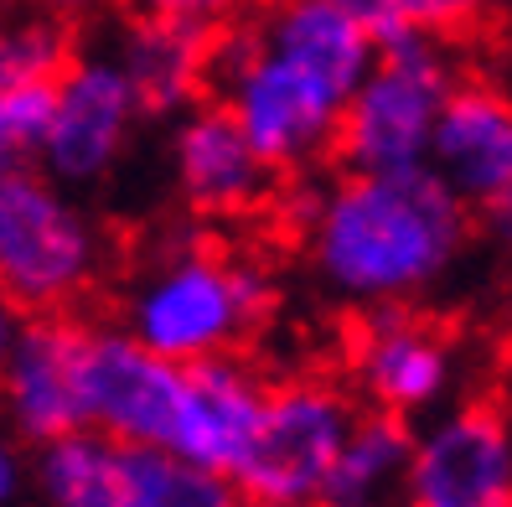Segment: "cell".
<instances>
[{
    "mask_svg": "<svg viewBox=\"0 0 512 507\" xmlns=\"http://www.w3.org/2000/svg\"><path fill=\"white\" fill-rule=\"evenodd\" d=\"M352 383L368 409L414 420L456 394L461 347L440 321L419 316L414 306H378L363 311V326L352 337Z\"/></svg>",
    "mask_w": 512,
    "mask_h": 507,
    "instance_id": "obj_10",
    "label": "cell"
},
{
    "mask_svg": "<svg viewBox=\"0 0 512 507\" xmlns=\"http://www.w3.org/2000/svg\"><path fill=\"white\" fill-rule=\"evenodd\" d=\"M404 507H409V502H404Z\"/></svg>",
    "mask_w": 512,
    "mask_h": 507,
    "instance_id": "obj_28",
    "label": "cell"
},
{
    "mask_svg": "<svg viewBox=\"0 0 512 507\" xmlns=\"http://www.w3.org/2000/svg\"><path fill=\"white\" fill-rule=\"evenodd\" d=\"M409 456H414L409 420L383 409L357 414V425L347 430L342 451L316 492V507H404Z\"/></svg>",
    "mask_w": 512,
    "mask_h": 507,
    "instance_id": "obj_16",
    "label": "cell"
},
{
    "mask_svg": "<svg viewBox=\"0 0 512 507\" xmlns=\"http://www.w3.org/2000/svg\"><path fill=\"white\" fill-rule=\"evenodd\" d=\"M109 244L73 187L47 171L0 176V290L26 316H63L104 280Z\"/></svg>",
    "mask_w": 512,
    "mask_h": 507,
    "instance_id": "obj_4",
    "label": "cell"
},
{
    "mask_svg": "<svg viewBox=\"0 0 512 507\" xmlns=\"http://www.w3.org/2000/svg\"><path fill=\"white\" fill-rule=\"evenodd\" d=\"M481 213V228H487V238L502 249V254H512V187L507 192H497L487 207H476Z\"/></svg>",
    "mask_w": 512,
    "mask_h": 507,
    "instance_id": "obj_23",
    "label": "cell"
},
{
    "mask_svg": "<svg viewBox=\"0 0 512 507\" xmlns=\"http://www.w3.org/2000/svg\"><path fill=\"white\" fill-rule=\"evenodd\" d=\"M363 21L378 37L394 32H435V37H456L466 26L487 21L502 0H352Z\"/></svg>",
    "mask_w": 512,
    "mask_h": 507,
    "instance_id": "obj_21",
    "label": "cell"
},
{
    "mask_svg": "<svg viewBox=\"0 0 512 507\" xmlns=\"http://www.w3.org/2000/svg\"><path fill=\"white\" fill-rule=\"evenodd\" d=\"M16 482H21V466H16V451L6 440H0V502H6L11 492H16Z\"/></svg>",
    "mask_w": 512,
    "mask_h": 507,
    "instance_id": "obj_26",
    "label": "cell"
},
{
    "mask_svg": "<svg viewBox=\"0 0 512 507\" xmlns=\"http://www.w3.org/2000/svg\"><path fill=\"white\" fill-rule=\"evenodd\" d=\"M306 264L342 306H414L471 249V207L430 166L342 171L300 207Z\"/></svg>",
    "mask_w": 512,
    "mask_h": 507,
    "instance_id": "obj_2",
    "label": "cell"
},
{
    "mask_svg": "<svg viewBox=\"0 0 512 507\" xmlns=\"http://www.w3.org/2000/svg\"><path fill=\"white\" fill-rule=\"evenodd\" d=\"M373 52L378 32L352 0H259L213 42L207 83L269 171L306 176L337 145L342 109Z\"/></svg>",
    "mask_w": 512,
    "mask_h": 507,
    "instance_id": "obj_1",
    "label": "cell"
},
{
    "mask_svg": "<svg viewBox=\"0 0 512 507\" xmlns=\"http://www.w3.org/2000/svg\"><path fill=\"white\" fill-rule=\"evenodd\" d=\"M78 357H83V321H73L68 311L32 316L21 326L16 347L0 363V404L26 440L47 445L73 430H88Z\"/></svg>",
    "mask_w": 512,
    "mask_h": 507,
    "instance_id": "obj_12",
    "label": "cell"
},
{
    "mask_svg": "<svg viewBox=\"0 0 512 507\" xmlns=\"http://www.w3.org/2000/svg\"><path fill=\"white\" fill-rule=\"evenodd\" d=\"M47 114H52V83L0 88V176L42 171Z\"/></svg>",
    "mask_w": 512,
    "mask_h": 507,
    "instance_id": "obj_20",
    "label": "cell"
},
{
    "mask_svg": "<svg viewBox=\"0 0 512 507\" xmlns=\"http://www.w3.org/2000/svg\"><path fill=\"white\" fill-rule=\"evenodd\" d=\"M42 492L52 507H125L114 471V440L99 430H73L42 445Z\"/></svg>",
    "mask_w": 512,
    "mask_h": 507,
    "instance_id": "obj_18",
    "label": "cell"
},
{
    "mask_svg": "<svg viewBox=\"0 0 512 507\" xmlns=\"http://www.w3.org/2000/svg\"><path fill=\"white\" fill-rule=\"evenodd\" d=\"M114 471L125 507H244L233 476L207 471L166 445H125L114 440Z\"/></svg>",
    "mask_w": 512,
    "mask_h": 507,
    "instance_id": "obj_17",
    "label": "cell"
},
{
    "mask_svg": "<svg viewBox=\"0 0 512 507\" xmlns=\"http://www.w3.org/2000/svg\"><path fill=\"white\" fill-rule=\"evenodd\" d=\"M244 507H316L311 497H244Z\"/></svg>",
    "mask_w": 512,
    "mask_h": 507,
    "instance_id": "obj_27",
    "label": "cell"
},
{
    "mask_svg": "<svg viewBox=\"0 0 512 507\" xmlns=\"http://www.w3.org/2000/svg\"><path fill=\"white\" fill-rule=\"evenodd\" d=\"M461 83V63L435 32L378 37L373 68L352 88L331 156L342 171H409L425 166L435 119Z\"/></svg>",
    "mask_w": 512,
    "mask_h": 507,
    "instance_id": "obj_5",
    "label": "cell"
},
{
    "mask_svg": "<svg viewBox=\"0 0 512 507\" xmlns=\"http://www.w3.org/2000/svg\"><path fill=\"white\" fill-rule=\"evenodd\" d=\"M83 425L125 445H166L187 389V363L140 347L119 326H83Z\"/></svg>",
    "mask_w": 512,
    "mask_h": 507,
    "instance_id": "obj_9",
    "label": "cell"
},
{
    "mask_svg": "<svg viewBox=\"0 0 512 507\" xmlns=\"http://www.w3.org/2000/svg\"><path fill=\"white\" fill-rule=\"evenodd\" d=\"M357 399L331 378H290L264 394V414L233 487L244 497H311L321 492L347 430L357 425Z\"/></svg>",
    "mask_w": 512,
    "mask_h": 507,
    "instance_id": "obj_7",
    "label": "cell"
},
{
    "mask_svg": "<svg viewBox=\"0 0 512 507\" xmlns=\"http://www.w3.org/2000/svg\"><path fill=\"white\" fill-rule=\"evenodd\" d=\"M114 63L125 68V78L135 83V94L145 104V114H182L192 104H202V88L213 78V37L187 32L156 16H130L114 32Z\"/></svg>",
    "mask_w": 512,
    "mask_h": 507,
    "instance_id": "obj_15",
    "label": "cell"
},
{
    "mask_svg": "<svg viewBox=\"0 0 512 507\" xmlns=\"http://www.w3.org/2000/svg\"><path fill=\"white\" fill-rule=\"evenodd\" d=\"M269 306L275 280L259 259L207 233H171L135 259L119 290V332L171 363H202L244 347Z\"/></svg>",
    "mask_w": 512,
    "mask_h": 507,
    "instance_id": "obj_3",
    "label": "cell"
},
{
    "mask_svg": "<svg viewBox=\"0 0 512 507\" xmlns=\"http://www.w3.org/2000/svg\"><path fill=\"white\" fill-rule=\"evenodd\" d=\"M26 321H32V316H26V311L11 301V295L0 290V363H6V352L16 347V337H21V326H26Z\"/></svg>",
    "mask_w": 512,
    "mask_h": 507,
    "instance_id": "obj_25",
    "label": "cell"
},
{
    "mask_svg": "<svg viewBox=\"0 0 512 507\" xmlns=\"http://www.w3.org/2000/svg\"><path fill=\"white\" fill-rule=\"evenodd\" d=\"M145 104L109 47L68 52V63L52 78V114L42 171L73 192L104 187L135 151Z\"/></svg>",
    "mask_w": 512,
    "mask_h": 507,
    "instance_id": "obj_6",
    "label": "cell"
},
{
    "mask_svg": "<svg viewBox=\"0 0 512 507\" xmlns=\"http://www.w3.org/2000/svg\"><path fill=\"white\" fill-rule=\"evenodd\" d=\"M68 21H57L47 11H16L0 21V88L16 83H52L57 68L68 63Z\"/></svg>",
    "mask_w": 512,
    "mask_h": 507,
    "instance_id": "obj_19",
    "label": "cell"
},
{
    "mask_svg": "<svg viewBox=\"0 0 512 507\" xmlns=\"http://www.w3.org/2000/svg\"><path fill=\"white\" fill-rule=\"evenodd\" d=\"M166 161H171L176 197L202 223L254 218L280 182L269 161L249 145V135L228 119L223 104H192L176 114Z\"/></svg>",
    "mask_w": 512,
    "mask_h": 507,
    "instance_id": "obj_11",
    "label": "cell"
},
{
    "mask_svg": "<svg viewBox=\"0 0 512 507\" xmlns=\"http://www.w3.org/2000/svg\"><path fill=\"white\" fill-rule=\"evenodd\" d=\"M140 16H156V21H171V26H187V32H202V37H223L228 26L244 21L249 0H130Z\"/></svg>",
    "mask_w": 512,
    "mask_h": 507,
    "instance_id": "obj_22",
    "label": "cell"
},
{
    "mask_svg": "<svg viewBox=\"0 0 512 507\" xmlns=\"http://www.w3.org/2000/svg\"><path fill=\"white\" fill-rule=\"evenodd\" d=\"M32 6L47 11V16H57V21H88V16L109 11L114 0H32Z\"/></svg>",
    "mask_w": 512,
    "mask_h": 507,
    "instance_id": "obj_24",
    "label": "cell"
},
{
    "mask_svg": "<svg viewBox=\"0 0 512 507\" xmlns=\"http://www.w3.org/2000/svg\"><path fill=\"white\" fill-rule=\"evenodd\" d=\"M409 507H512V409L466 399L414 430Z\"/></svg>",
    "mask_w": 512,
    "mask_h": 507,
    "instance_id": "obj_8",
    "label": "cell"
},
{
    "mask_svg": "<svg viewBox=\"0 0 512 507\" xmlns=\"http://www.w3.org/2000/svg\"><path fill=\"white\" fill-rule=\"evenodd\" d=\"M264 394L269 383L238 352L187 363V389H182V409H176V430L166 440V451L233 476L254 445Z\"/></svg>",
    "mask_w": 512,
    "mask_h": 507,
    "instance_id": "obj_13",
    "label": "cell"
},
{
    "mask_svg": "<svg viewBox=\"0 0 512 507\" xmlns=\"http://www.w3.org/2000/svg\"><path fill=\"white\" fill-rule=\"evenodd\" d=\"M425 166L471 213L512 187V94L497 83L461 78L435 119Z\"/></svg>",
    "mask_w": 512,
    "mask_h": 507,
    "instance_id": "obj_14",
    "label": "cell"
}]
</instances>
